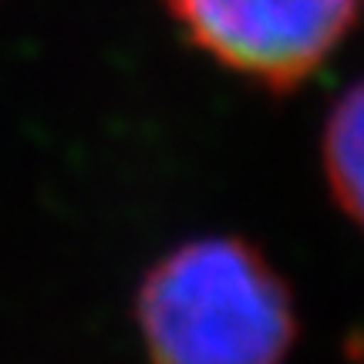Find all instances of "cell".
Returning a JSON list of instances; mask_svg holds the SVG:
<instances>
[{"instance_id":"obj_2","label":"cell","mask_w":364,"mask_h":364,"mask_svg":"<svg viewBox=\"0 0 364 364\" xmlns=\"http://www.w3.org/2000/svg\"><path fill=\"white\" fill-rule=\"evenodd\" d=\"M196 48L273 91L304 85L361 14V0H166Z\"/></svg>"},{"instance_id":"obj_1","label":"cell","mask_w":364,"mask_h":364,"mask_svg":"<svg viewBox=\"0 0 364 364\" xmlns=\"http://www.w3.org/2000/svg\"><path fill=\"white\" fill-rule=\"evenodd\" d=\"M139 327L152 364H284L297 341L287 284L236 236L166 253L142 280Z\"/></svg>"},{"instance_id":"obj_3","label":"cell","mask_w":364,"mask_h":364,"mask_svg":"<svg viewBox=\"0 0 364 364\" xmlns=\"http://www.w3.org/2000/svg\"><path fill=\"white\" fill-rule=\"evenodd\" d=\"M327 182L344 213L364 226V81L344 91L324 132Z\"/></svg>"}]
</instances>
